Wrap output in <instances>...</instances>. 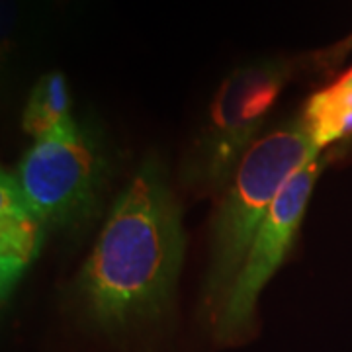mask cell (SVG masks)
I'll return each mask as SVG.
<instances>
[{
    "label": "cell",
    "mask_w": 352,
    "mask_h": 352,
    "mask_svg": "<svg viewBox=\"0 0 352 352\" xmlns=\"http://www.w3.org/2000/svg\"><path fill=\"white\" fill-rule=\"evenodd\" d=\"M351 41H352V38H351V39H349V41H346V43H351Z\"/></svg>",
    "instance_id": "cell-12"
},
{
    "label": "cell",
    "mask_w": 352,
    "mask_h": 352,
    "mask_svg": "<svg viewBox=\"0 0 352 352\" xmlns=\"http://www.w3.org/2000/svg\"><path fill=\"white\" fill-rule=\"evenodd\" d=\"M300 122L319 151L352 138V92L333 80L305 102Z\"/></svg>",
    "instance_id": "cell-9"
},
{
    "label": "cell",
    "mask_w": 352,
    "mask_h": 352,
    "mask_svg": "<svg viewBox=\"0 0 352 352\" xmlns=\"http://www.w3.org/2000/svg\"><path fill=\"white\" fill-rule=\"evenodd\" d=\"M337 85H340L342 88H346V90H351L352 92V67L346 71V73H342V75L335 80Z\"/></svg>",
    "instance_id": "cell-11"
},
{
    "label": "cell",
    "mask_w": 352,
    "mask_h": 352,
    "mask_svg": "<svg viewBox=\"0 0 352 352\" xmlns=\"http://www.w3.org/2000/svg\"><path fill=\"white\" fill-rule=\"evenodd\" d=\"M315 149L300 116L263 133L243 157L233 178L217 196L208 241V268L201 305L214 323L256 231L272 201L298 168L309 163Z\"/></svg>",
    "instance_id": "cell-2"
},
{
    "label": "cell",
    "mask_w": 352,
    "mask_h": 352,
    "mask_svg": "<svg viewBox=\"0 0 352 352\" xmlns=\"http://www.w3.org/2000/svg\"><path fill=\"white\" fill-rule=\"evenodd\" d=\"M289 78V65L261 59L241 65L221 80L184 153L180 178L198 196H219L243 157L258 141L268 113Z\"/></svg>",
    "instance_id": "cell-3"
},
{
    "label": "cell",
    "mask_w": 352,
    "mask_h": 352,
    "mask_svg": "<svg viewBox=\"0 0 352 352\" xmlns=\"http://www.w3.org/2000/svg\"><path fill=\"white\" fill-rule=\"evenodd\" d=\"M323 170V153L298 168L272 201L263 226L256 231L239 272L227 292L226 302L212 323L217 342L233 344L247 339L256 321V303L264 286L288 256Z\"/></svg>",
    "instance_id": "cell-5"
},
{
    "label": "cell",
    "mask_w": 352,
    "mask_h": 352,
    "mask_svg": "<svg viewBox=\"0 0 352 352\" xmlns=\"http://www.w3.org/2000/svg\"><path fill=\"white\" fill-rule=\"evenodd\" d=\"M182 210L159 159L147 157L116 196L100 235L69 282L76 321L122 337L168 314L184 261Z\"/></svg>",
    "instance_id": "cell-1"
},
{
    "label": "cell",
    "mask_w": 352,
    "mask_h": 352,
    "mask_svg": "<svg viewBox=\"0 0 352 352\" xmlns=\"http://www.w3.org/2000/svg\"><path fill=\"white\" fill-rule=\"evenodd\" d=\"M50 8L51 16H71L73 12H76L78 8L85 6L87 0H43Z\"/></svg>",
    "instance_id": "cell-10"
},
{
    "label": "cell",
    "mask_w": 352,
    "mask_h": 352,
    "mask_svg": "<svg viewBox=\"0 0 352 352\" xmlns=\"http://www.w3.org/2000/svg\"><path fill=\"white\" fill-rule=\"evenodd\" d=\"M76 124L67 76L59 71H50L39 76L24 104L22 129L36 141L65 133Z\"/></svg>",
    "instance_id": "cell-8"
},
{
    "label": "cell",
    "mask_w": 352,
    "mask_h": 352,
    "mask_svg": "<svg viewBox=\"0 0 352 352\" xmlns=\"http://www.w3.org/2000/svg\"><path fill=\"white\" fill-rule=\"evenodd\" d=\"M53 16L43 0H0L2 76L14 80L39 57Z\"/></svg>",
    "instance_id": "cell-7"
},
{
    "label": "cell",
    "mask_w": 352,
    "mask_h": 352,
    "mask_svg": "<svg viewBox=\"0 0 352 352\" xmlns=\"http://www.w3.org/2000/svg\"><path fill=\"white\" fill-rule=\"evenodd\" d=\"M18 184L47 231L76 235L98 215L110 188V157L87 126L36 139L16 168Z\"/></svg>",
    "instance_id": "cell-4"
},
{
    "label": "cell",
    "mask_w": 352,
    "mask_h": 352,
    "mask_svg": "<svg viewBox=\"0 0 352 352\" xmlns=\"http://www.w3.org/2000/svg\"><path fill=\"white\" fill-rule=\"evenodd\" d=\"M47 227L25 200L14 173L0 178V294L10 302L14 289L39 256Z\"/></svg>",
    "instance_id": "cell-6"
}]
</instances>
